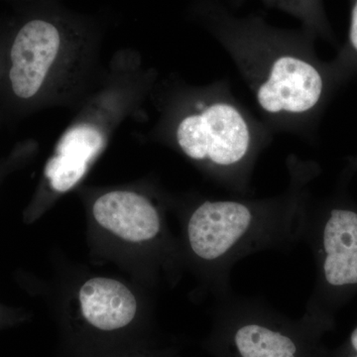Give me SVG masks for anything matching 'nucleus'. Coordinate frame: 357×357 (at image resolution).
Instances as JSON below:
<instances>
[{"mask_svg":"<svg viewBox=\"0 0 357 357\" xmlns=\"http://www.w3.org/2000/svg\"><path fill=\"white\" fill-rule=\"evenodd\" d=\"M220 39L262 121L274 133L312 139L328 105L345 86L332 61L319 58L311 38L262 25H229L220 30Z\"/></svg>","mask_w":357,"mask_h":357,"instance_id":"obj_1","label":"nucleus"},{"mask_svg":"<svg viewBox=\"0 0 357 357\" xmlns=\"http://www.w3.org/2000/svg\"><path fill=\"white\" fill-rule=\"evenodd\" d=\"M289 184L263 199H204L187 223L192 255L208 267L222 295L229 273L245 256L267 249L292 248L306 234L312 199L310 185L321 173L316 162L288 157Z\"/></svg>","mask_w":357,"mask_h":357,"instance_id":"obj_2","label":"nucleus"},{"mask_svg":"<svg viewBox=\"0 0 357 357\" xmlns=\"http://www.w3.org/2000/svg\"><path fill=\"white\" fill-rule=\"evenodd\" d=\"M168 119L169 135L181 153L225 189L248 194L256 162L275 133L237 100L229 82L185 93Z\"/></svg>","mask_w":357,"mask_h":357,"instance_id":"obj_3","label":"nucleus"},{"mask_svg":"<svg viewBox=\"0 0 357 357\" xmlns=\"http://www.w3.org/2000/svg\"><path fill=\"white\" fill-rule=\"evenodd\" d=\"M349 181L318 203L312 202L305 238L316 261V285L305 314L335 321V314L357 295V204Z\"/></svg>","mask_w":357,"mask_h":357,"instance_id":"obj_4","label":"nucleus"},{"mask_svg":"<svg viewBox=\"0 0 357 357\" xmlns=\"http://www.w3.org/2000/svg\"><path fill=\"white\" fill-rule=\"evenodd\" d=\"M335 325L307 314L293 321L258 303L225 301L210 345L215 357H330L323 337Z\"/></svg>","mask_w":357,"mask_h":357,"instance_id":"obj_5","label":"nucleus"},{"mask_svg":"<svg viewBox=\"0 0 357 357\" xmlns=\"http://www.w3.org/2000/svg\"><path fill=\"white\" fill-rule=\"evenodd\" d=\"M64 40L55 25L45 20L26 23L11 47L9 79L18 98L29 100L41 91L57 67Z\"/></svg>","mask_w":357,"mask_h":357,"instance_id":"obj_6","label":"nucleus"},{"mask_svg":"<svg viewBox=\"0 0 357 357\" xmlns=\"http://www.w3.org/2000/svg\"><path fill=\"white\" fill-rule=\"evenodd\" d=\"M93 211L98 225L129 243H147L161 231L158 210L138 192H107L96 199Z\"/></svg>","mask_w":357,"mask_h":357,"instance_id":"obj_7","label":"nucleus"},{"mask_svg":"<svg viewBox=\"0 0 357 357\" xmlns=\"http://www.w3.org/2000/svg\"><path fill=\"white\" fill-rule=\"evenodd\" d=\"M84 323L100 335H116L128 330L137 314L133 293L114 279H89L79 290Z\"/></svg>","mask_w":357,"mask_h":357,"instance_id":"obj_8","label":"nucleus"},{"mask_svg":"<svg viewBox=\"0 0 357 357\" xmlns=\"http://www.w3.org/2000/svg\"><path fill=\"white\" fill-rule=\"evenodd\" d=\"M103 145L105 135L93 124L81 123L68 129L45 168V177L52 189L65 192L74 188L86 175Z\"/></svg>","mask_w":357,"mask_h":357,"instance_id":"obj_9","label":"nucleus"},{"mask_svg":"<svg viewBox=\"0 0 357 357\" xmlns=\"http://www.w3.org/2000/svg\"><path fill=\"white\" fill-rule=\"evenodd\" d=\"M332 63L345 84L357 79V0H351V24L347 42Z\"/></svg>","mask_w":357,"mask_h":357,"instance_id":"obj_10","label":"nucleus"},{"mask_svg":"<svg viewBox=\"0 0 357 357\" xmlns=\"http://www.w3.org/2000/svg\"><path fill=\"white\" fill-rule=\"evenodd\" d=\"M330 357H357V324L347 340L337 349L330 351Z\"/></svg>","mask_w":357,"mask_h":357,"instance_id":"obj_11","label":"nucleus"},{"mask_svg":"<svg viewBox=\"0 0 357 357\" xmlns=\"http://www.w3.org/2000/svg\"><path fill=\"white\" fill-rule=\"evenodd\" d=\"M357 172V154L354 156L349 157L347 159V165L344 172H342V178L344 180L349 181L352 178V176Z\"/></svg>","mask_w":357,"mask_h":357,"instance_id":"obj_12","label":"nucleus"},{"mask_svg":"<svg viewBox=\"0 0 357 357\" xmlns=\"http://www.w3.org/2000/svg\"><path fill=\"white\" fill-rule=\"evenodd\" d=\"M10 321H13V319L8 317V314H6L3 310L0 309V326L9 323Z\"/></svg>","mask_w":357,"mask_h":357,"instance_id":"obj_13","label":"nucleus"}]
</instances>
